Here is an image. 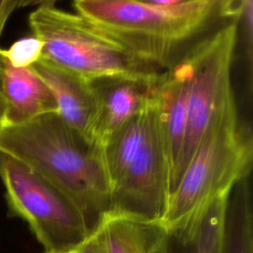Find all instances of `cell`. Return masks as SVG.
<instances>
[{
	"label": "cell",
	"instance_id": "obj_1",
	"mask_svg": "<svg viewBox=\"0 0 253 253\" xmlns=\"http://www.w3.org/2000/svg\"><path fill=\"white\" fill-rule=\"evenodd\" d=\"M0 150L66 194L81 211L90 233L109 214L110 193L101 148L68 126L58 113L5 125Z\"/></svg>",
	"mask_w": 253,
	"mask_h": 253
},
{
	"label": "cell",
	"instance_id": "obj_2",
	"mask_svg": "<svg viewBox=\"0 0 253 253\" xmlns=\"http://www.w3.org/2000/svg\"><path fill=\"white\" fill-rule=\"evenodd\" d=\"M100 148L109 185V213L160 222L168 200L169 164L155 89L143 109Z\"/></svg>",
	"mask_w": 253,
	"mask_h": 253
},
{
	"label": "cell",
	"instance_id": "obj_3",
	"mask_svg": "<svg viewBox=\"0 0 253 253\" xmlns=\"http://www.w3.org/2000/svg\"><path fill=\"white\" fill-rule=\"evenodd\" d=\"M72 5L77 14L162 70L178 60L185 43L206 27L217 8L202 0L170 8L136 0H73Z\"/></svg>",
	"mask_w": 253,
	"mask_h": 253
},
{
	"label": "cell",
	"instance_id": "obj_4",
	"mask_svg": "<svg viewBox=\"0 0 253 253\" xmlns=\"http://www.w3.org/2000/svg\"><path fill=\"white\" fill-rule=\"evenodd\" d=\"M28 22L33 36L43 44L41 58L89 81L129 78L156 82L164 71L77 13L42 6L29 15Z\"/></svg>",
	"mask_w": 253,
	"mask_h": 253
},
{
	"label": "cell",
	"instance_id": "obj_5",
	"mask_svg": "<svg viewBox=\"0 0 253 253\" xmlns=\"http://www.w3.org/2000/svg\"><path fill=\"white\" fill-rule=\"evenodd\" d=\"M252 158V135L240 124L233 94L210 121L159 223L169 226L199 207L228 195L250 175Z\"/></svg>",
	"mask_w": 253,
	"mask_h": 253
},
{
	"label": "cell",
	"instance_id": "obj_6",
	"mask_svg": "<svg viewBox=\"0 0 253 253\" xmlns=\"http://www.w3.org/2000/svg\"><path fill=\"white\" fill-rule=\"evenodd\" d=\"M0 178L10 214L28 222L46 253L65 251L91 234L81 211L66 194L2 150Z\"/></svg>",
	"mask_w": 253,
	"mask_h": 253
},
{
	"label": "cell",
	"instance_id": "obj_7",
	"mask_svg": "<svg viewBox=\"0 0 253 253\" xmlns=\"http://www.w3.org/2000/svg\"><path fill=\"white\" fill-rule=\"evenodd\" d=\"M237 29L236 23L230 22L201 40L183 55L191 68L188 119L185 139L170 195L179 184L210 121L224 102L233 95L231 64L236 46Z\"/></svg>",
	"mask_w": 253,
	"mask_h": 253
},
{
	"label": "cell",
	"instance_id": "obj_8",
	"mask_svg": "<svg viewBox=\"0 0 253 253\" xmlns=\"http://www.w3.org/2000/svg\"><path fill=\"white\" fill-rule=\"evenodd\" d=\"M30 67L49 87L58 115L66 125L87 141L97 144L99 105L93 82L43 58H40Z\"/></svg>",
	"mask_w": 253,
	"mask_h": 253
},
{
	"label": "cell",
	"instance_id": "obj_9",
	"mask_svg": "<svg viewBox=\"0 0 253 253\" xmlns=\"http://www.w3.org/2000/svg\"><path fill=\"white\" fill-rule=\"evenodd\" d=\"M191 68L184 56L160 75L155 98L169 164L168 197L172 191L185 139Z\"/></svg>",
	"mask_w": 253,
	"mask_h": 253
},
{
	"label": "cell",
	"instance_id": "obj_10",
	"mask_svg": "<svg viewBox=\"0 0 253 253\" xmlns=\"http://www.w3.org/2000/svg\"><path fill=\"white\" fill-rule=\"evenodd\" d=\"M228 195L213 199L169 226H162L159 253H221Z\"/></svg>",
	"mask_w": 253,
	"mask_h": 253
},
{
	"label": "cell",
	"instance_id": "obj_11",
	"mask_svg": "<svg viewBox=\"0 0 253 253\" xmlns=\"http://www.w3.org/2000/svg\"><path fill=\"white\" fill-rule=\"evenodd\" d=\"M157 81L146 82L129 78L92 81L99 105L96 129V143L99 146L143 109L152 96Z\"/></svg>",
	"mask_w": 253,
	"mask_h": 253
},
{
	"label": "cell",
	"instance_id": "obj_12",
	"mask_svg": "<svg viewBox=\"0 0 253 253\" xmlns=\"http://www.w3.org/2000/svg\"><path fill=\"white\" fill-rule=\"evenodd\" d=\"M6 125H20L44 114L58 113L46 83L31 67L7 63L3 77Z\"/></svg>",
	"mask_w": 253,
	"mask_h": 253
},
{
	"label": "cell",
	"instance_id": "obj_13",
	"mask_svg": "<svg viewBox=\"0 0 253 253\" xmlns=\"http://www.w3.org/2000/svg\"><path fill=\"white\" fill-rule=\"evenodd\" d=\"M105 253H158L163 227L159 222H147L109 213L96 229Z\"/></svg>",
	"mask_w": 253,
	"mask_h": 253
},
{
	"label": "cell",
	"instance_id": "obj_14",
	"mask_svg": "<svg viewBox=\"0 0 253 253\" xmlns=\"http://www.w3.org/2000/svg\"><path fill=\"white\" fill-rule=\"evenodd\" d=\"M221 253H253V204L250 175L241 179L228 195Z\"/></svg>",
	"mask_w": 253,
	"mask_h": 253
},
{
	"label": "cell",
	"instance_id": "obj_15",
	"mask_svg": "<svg viewBox=\"0 0 253 253\" xmlns=\"http://www.w3.org/2000/svg\"><path fill=\"white\" fill-rule=\"evenodd\" d=\"M42 48L41 40L34 36L26 37L6 49L7 60L14 67H30L42 57Z\"/></svg>",
	"mask_w": 253,
	"mask_h": 253
},
{
	"label": "cell",
	"instance_id": "obj_16",
	"mask_svg": "<svg viewBox=\"0 0 253 253\" xmlns=\"http://www.w3.org/2000/svg\"><path fill=\"white\" fill-rule=\"evenodd\" d=\"M55 253H105V251L98 232L95 230L75 246L65 251Z\"/></svg>",
	"mask_w": 253,
	"mask_h": 253
},
{
	"label": "cell",
	"instance_id": "obj_17",
	"mask_svg": "<svg viewBox=\"0 0 253 253\" xmlns=\"http://www.w3.org/2000/svg\"><path fill=\"white\" fill-rule=\"evenodd\" d=\"M17 8V0H0V37L6 27V24Z\"/></svg>",
	"mask_w": 253,
	"mask_h": 253
},
{
	"label": "cell",
	"instance_id": "obj_18",
	"mask_svg": "<svg viewBox=\"0 0 253 253\" xmlns=\"http://www.w3.org/2000/svg\"><path fill=\"white\" fill-rule=\"evenodd\" d=\"M148 5H152L155 7H162V8H170V7H177L181 5H185L191 3L195 0H136Z\"/></svg>",
	"mask_w": 253,
	"mask_h": 253
},
{
	"label": "cell",
	"instance_id": "obj_19",
	"mask_svg": "<svg viewBox=\"0 0 253 253\" xmlns=\"http://www.w3.org/2000/svg\"><path fill=\"white\" fill-rule=\"evenodd\" d=\"M8 60H7V55H6V49L0 48V110L5 112V102H4V97H3V77H4V72L7 66Z\"/></svg>",
	"mask_w": 253,
	"mask_h": 253
},
{
	"label": "cell",
	"instance_id": "obj_20",
	"mask_svg": "<svg viewBox=\"0 0 253 253\" xmlns=\"http://www.w3.org/2000/svg\"><path fill=\"white\" fill-rule=\"evenodd\" d=\"M58 0H17V7H42V6H52Z\"/></svg>",
	"mask_w": 253,
	"mask_h": 253
},
{
	"label": "cell",
	"instance_id": "obj_21",
	"mask_svg": "<svg viewBox=\"0 0 253 253\" xmlns=\"http://www.w3.org/2000/svg\"><path fill=\"white\" fill-rule=\"evenodd\" d=\"M6 125V121H5V112L0 110V132L2 130V128L5 126Z\"/></svg>",
	"mask_w": 253,
	"mask_h": 253
},
{
	"label": "cell",
	"instance_id": "obj_22",
	"mask_svg": "<svg viewBox=\"0 0 253 253\" xmlns=\"http://www.w3.org/2000/svg\"><path fill=\"white\" fill-rule=\"evenodd\" d=\"M202 1H204V2H208V3H211V4H214V5H219V4H221L222 2H224L225 0H202Z\"/></svg>",
	"mask_w": 253,
	"mask_h": 253
},
{
	"label": "cell",
	"instance_id": "obj_23",
	"mask_svg": "<svg viewBox=\"0 0 253 253\" xmlns=\"http://www.w3.org/2000/svg\"><path fill=\"white\" fill-rule=\"evenodd\" d=\"M44 253H46V252H44Z\"/></svg>",
	"mask_w": 253,
	"mask_h": 253
},
{
	"label": "cell",
	"instance_id": "obj_24",
	"mask_svg": "<svg viewBox=\"0 0 253 253\" xmlns=\"http://www.w3.org/2000/svg\"><path fill=\"white\" fill-rule=\"evenodd\" d=\"M158 253H159V252H158Z\"/></svg>",
	"mask_w": 253,
	"mask_h": 253
}]
</instances>
